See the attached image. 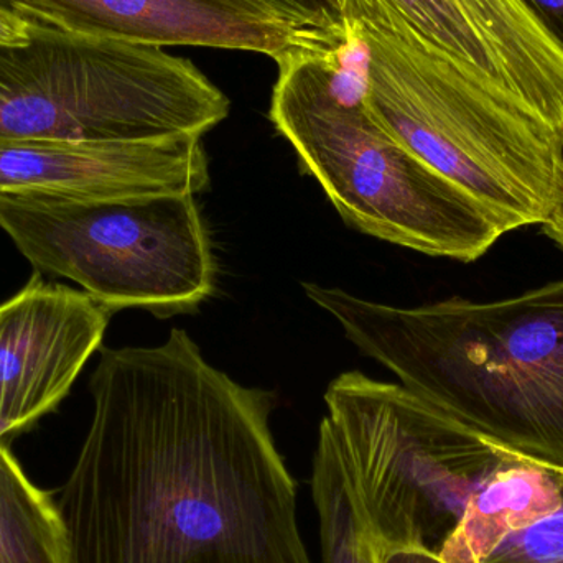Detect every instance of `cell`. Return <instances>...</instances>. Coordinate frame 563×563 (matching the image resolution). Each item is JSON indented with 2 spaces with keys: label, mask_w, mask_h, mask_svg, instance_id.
<instances>
[{
  "label": "cell",
  "mask_w": 563,
  "mask_h": 563,
  "mask_svg": "<svg viewBox=\"0 0 563 563\" xmlns=\"http://www.w3.org/2000/svg\"><path fill=\"white\" fill-rule=\"evenodd\" d=\"M346 25L338 48H297L277 59L274 125L350 227L427 256L479 260L505 236L501 227L374 118L367 46Z\"/></svg>",
  "instance_id": "3957f363"
},
{
  "label": "cell",
  "mask_w": 563,
  "mask_h": 563,
  "mask_svg": "<svg viewBox=\"0 0 563 563\" xmlns=\"http://www.w3.org/2000/svg\"><path fill=\"white\" fill-rule=\"evenodd\" d=\"M88 435L56 499L71 563H311L273 394L208 363L174 328L106 347Z\"/></svg>",
  "instance_id": "6da1fadb"
},
{
  "label": "cell",
  "mask_w": 563,
  "mask_h": 563,
  "mask_svg": "<svg viewBox=\"0 0 563 563\" xmlns=\"http://www.w3.org/2000/svg\"><path fill=\"white\" fill-rule=\"evenodd\" d=\"M0 230L35 273L76 282L111 313H190L217 284L195 195L73 201L0 194Z\"/></svg>",
  "instance_id": "52a82bcc"
},
{
  "label": "cell",
  "mask_w": 563,
  "mask_h": 563,
  "mask_svg": "<svg viewBox=\"0 0 563 563\" xmlns=\"http://www.w3.org/2000/svg\"><path fill=\"white\" fill-rule=\"evenodd\" d=\"M380 563H445L435 552L426 551V549H396V551L386 552L380 559Z\"/></svg>",
  "instance_id": "ffe728a7"
},
{
  "label": "cell",
  "mask_w": 563,
  "mask_h": 563,
  "mask_svg": "<svg viewBox=\"0 0 563 563\" xmlns=\"http://www.w3.org/2000/svg\"><path fill=\"white\" fill-rule=\"evenodd\" d=\"M279 13L301 35L320 46L331 49L347 40L340 0H261Z\"/></svg>",
  "instance_id": "2e32d148"
},
{
  "label": "cell",
  "mask_w": 563,
  "mask_h": 563,
  "mask_svg": "<svg viewBox=\"0 0 563 563\" xmlns=\"http://www.w3.org/2000/svg\"><path fill=\"white\" fill-rule=\"evenodd\" d=\"M542 29L563 49V0H522Z\"/></svg>",
  "instance_id": "ac0fdd59"
},
{
  "label": "cell",
  "mask_w": 563,
  "mask_h": 563,
  "mask_svg": "<svg viewBox=\"0 0 563 563\" xmlns=\"http://www.w3.org/2000/svg\"><path fill=\"white\" fill-rule=\"evenodd\" d=\"M305 294L400 386L459 422L563 466V279L498 301L393 307L340 287Z\"/></svg>",
  "instance_id": "7a4b0ae2"
},
{
  "label": "cell",
  "mask_w": 563,
  "mask_h": 563,
  "mask_svg": "<svg viewBox=\"0 0 563 563\" xmlns=\"http://www.w3.org/2000/svg\"><path fill=\"white\" fill-rule=\"evenodd\" d=\"M563 466L506 449L466 505L440 559L483 563L508 536L529 528L559 508Z\"/></svg>",
  "instance_id": "7c38bea8"
},
{
  "label": "cell",
  "mask_w": 563,
  "mask_h": 563,
  "mask_svg": "<svg viewBox=\"0 0 563 563\" xmlns=\"http://www.w3.org/2000/svg\"><path fill=\"white\" fill-rule=\"evenodd\" d=\"M36 20L16 9L9 0H0V43L22 45L30 40Z\"/></svg>",
  "instance_id": "e0dca14e"
},
{
  "label": "cell",
  "mask_w": 563,
  "mask_h": 563,
  "mask_svg": "<svg viewBox=\"0 0 563 563\" xmlns=\"http://www.w3.org/2000/svg\"><path fill=\"white\" fill-rule=\"evenodd\" d=\"M111 311L85 291L29 284L0 303V442L56 410L101 347Z\"/></svg>",
  "instance_id": "ba28073f"
},
{
  "label": "cell",
  "mask_w": 563,
  "mask_h": 563,
  "mask_svg": "<svg viewBox=\"0 0 563 563\" xmlns=\"http://www.w3.org/2000/svg\"><path fill=\"white\" fill-rule=\"evenodd\" d=\"M0 563H71L56 499L23 472L0 442Z\"/></svg>",
  "instance_id": "4fadbf2b"
},
{
  "label": "cell",
  "mask_w": 563,
  "mask_h": 563,
  "mask_svg": "<svg viewBox=\"0 0 563 563\" xmlns=\"http://www.w3.org/2000/svg\"><path fill=\"white\" fill-rule=\"evenodd\" d=\"M333 442L380 554H440L508 446L400 386L350 371L324 393Z\"/></svg>",
  "instance_id": "8992f818"
},
{
  "label": "cell",
  "mask_w": 563,
  "mask_h": 563,
  "mask_svg": "<svg viewBox=\"0 0 563 563\" xmlns=\"http://www.w3.org/2000/svg\"><path fill=\"white\" fill-rule=\"evenodd\" d=\"M542 231L549 240L554 241L563 251V132L561 157H559L558 184H555V201L551 214L545 223L542 224Z\"/></svg>",
  "instance_id": "d6986e66"
},
{
  "label": "cell",
  "mask_w": 563,
  "mask_h": 563,
  "mask_svg": "<svg viewBox=\"0 0 563 563\" xmlns=\"http://www.w3.org/2000/svg\"><path fill=\"white\" fill-rule=\"evenodd\" d=\"M483 563H563V485L555 511L508 536Z\"/></svg>",
  "instance_id": "9a60e30c"
},
{
  "label": "cell",
  "mask_w": 563,
  "mask_h": 563,
  "mask_svg": "<svg viewBox=\"0 0 563 563\" xmlns=\"http://www.w3.org/2000/svg\"><path fill=\"white\" fill-rule=\"evenodd\" d=\"M208 184L210 170L200 135L0 144V194L118 201L197 195Z\"/></svg>",
  "instance_id": "9c48e42d"
},
{
  "label": "cell",
  "mask_w": 563,
  "mask_h": 563,
  "mask_svg": "<svg viewBox=\"0 0 563 563\" xmlns=\"http://www.w3.org/2000/svg\"><path fill=\"white\" fill-rule=\"evenodd\" d=\"M367 46L366 102L417 157L468 191L503 233L554 208L562 132L420 38L383 0H340Z\"/></svg>",
  "instance_id": "277c9868"
},
{
  "label": "cell",
  "mask_w": 563,
  "mask_h": 563,
  "mask_svg": "<svg viewBox=\"0 0 563 563\" xmlns=\"http://www.w3.org/2000/svg\"><path fill=\"white\" fill-rule=\"evenodd\" d=\"M230 108L194 63L161 46L42 22L29 42L0 43V144L203 137Z\"/></svg>",
  "instance_id": "5b68a950"
},
{
  "label": "cell",
  "mask_w": 563,
  "mask_h": 563,
  "mask_svg": "<svg viewBox=\"0 0 563 563\" xmlns=\"http://www.w3.org/2000/svg\"><path fill=\"white\" fill-rule=\"evenodd\" d=\"M66 32L139 45L263 53L320 48L261 0H9Z\"/></svg>",
  "instance_id": "8fae6325"
},
{
  "label": "cell",
  "mask_w": 563,
  "mask_h": 563,
  "mask_svg": "<svg viewBox=\"0 0 563 563\" xmlns=\"http://www.w3.org/2000/svg\"><path fill=\"white\" fill-rule=\"evenodd\" d=\"M420 38L563 132V49L522 0H383Z\"/></svg>",
  "instance_id": "30bf717a"
},
{
  "label": "cell",
  "mask_w": 563,
  "mask_h": 563,
  "mask_svg": "<svg viewBox=\"0 0 563 563\" xmlns=\"http://www.w3.org/2000/svg\"><path fill=\"white\" fill-rule=\"evenodd\" d=\"M311 493L320 519L323 563H380L379 545L327 433L318 430Z\"/></svg>",
  "instance_id": "5bb4252c"
}]
</instances>
